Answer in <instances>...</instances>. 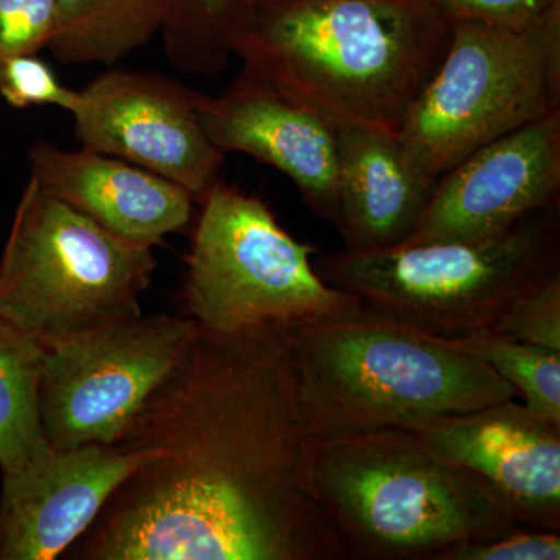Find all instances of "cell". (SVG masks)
Here are the masks:
<instances>
[{"label":"cell","instance_id":"6da1fadb","mask_svg":"<svg viewBox=\"0 0 560 560\" xmlns=\"http://www.w3.org/2000/svg\"><path fill=\"white\" fill-rule=\"evenodd\" d=\"M116 444L147 459L69 552L91 560H342L285 324L197 326Z\"/></svg>","mask_w":560,"mask_h":560},{"label":"cell","instance_id":"7a4b0ae2","mask_svg":"<svg viewBox=\"0 0 560 560\" xmlns=\"http://www.w3.org/2000/svg\"><path fill=\"white\" fill-rule=\"evenodd\" d=\"M452 31L434 0H245L230 49L335 127L397 138Z\"/></svg>","mask_w":560,"mask_h":560},{"label":"cell","instance_id":"3957f363","mask_svg":"<svg viewBox=\"0 0 560 560\" xmlns=\"http://www.w3.org/2000/svg\"><path fill=\"white\" fill-rule=\"evenodd\" d=\"M298 407L315 442L416 431L517 397L445 338L360 307L285 324Z\"/></svg>","mask_w":560,"mask_h":560},{"label":"cell","instance_id":"277c9868","mask_svg":"<svg viewBox=\"0 0 560 560\" xmlns=\"http://www.w3.org/2000/svg\"><path fill=\"white\" fill-rule=\"evenodd\" d=\"M316 482L348 559L436 560L521 525L488 481L411 431L316 442Z\"/></svg>","mask_w":560,"mask_h":560},{"label":"cell","instance_id":"5b68a950","mask_svg":"<svg viewBox=\"0 0 560 560\" xmlns=\"http://www.w3.org/2000/svg\"><path fill=\"white\" fill-rule=\"evenodd\" d=\"M316 271L366 311L434 337H463L488 329L515 298L560 271L559 205L497 237L342 249Z\"/></svg>","mask_w":560,"mask_h":560},{"label":"cell","instance_id":"8992f818","mask_svg":"<svg viewBox=\"0 0 560 560\" xmlns=\"http://www.w3.org/2000/svg\"><path fill=\"white\" fill-rule=\"evenodd\" d=\"M156 268L151 246L113 234L28 178L0 257V319L49 349L140 315Z\"/></svg>","mask_w":560,"mask_h":560},{"label":"cell","instance_id":"52a82bcc","mask_svg":"<svg viewBox=\"0 0 560 560\" xmlns=\"http://www.w3.org/2000/svg\"><path fill=\"white\" fill-rule=\"evenodd\" d=\"M560 113V0L529 27L453 22L440 68L412 103L397 140L434 180L508 132Z\"/></svg>","mask_w":560,"mask_h":560},{"label":"cell","instance_id":"ba28073f","mask_svg":"<svg viewBox=\"0 0 560 560\" xmlns=\"http://www.w3.org/2000/svg\"><path fill=\"white\" fill-rule=\"evenodd\" d=\"M187 254L184 304L206 330L324 318L359 311L313 267L318 253L280 226L270 205L220 180L201 201Z\"/></svg>","mask_w":560,"mask_h":560},{"label":"cell","instance_id":"9c48e42d","mask_svg":"<svg viewBox=\"0 0 560 560\" xmlns=\"http://www.w3.org/2000/svg\"><path fill=\"white\" fill-rule=\"evenodd\" d=\"M197 331L189 316H130L44 349L40 425L54 448L116 444Z\"/></svg>","mask_w":560,"mask_h":560},{"label":"cell","instance_id":"30bf717a","mask_svg":"<svg viewBox=\"0 0 560 560\" xmlns=\"http://www.w3.org/2000/svg\"><path fill=\"white\" fill-rule=\"evenodd\" d=\"M70 114L81 147L156 173L197 205L221 180L226 154L202 127L195 91L171 77L106 70L79 91Z\"/></svg>","mask_w":560,"mask_h":560},{"label":"cell","instance_id":"8fae6325","mask_svg":"<svg viewBox=\"0 0 560 560\" xmlns=\"http://www.w3.org/2000/svg\"><path fill=\"white\" fill-rule=\"evenodd\" d=\"M559 195L560 113H555L493 140L445 172L407 243L497 237L558 206Z\"/></svg>","mask_w":560,"mask_h":560},{"label":"cell","instance_id":"7c38bea8","mask_svg":"<svg viewBox=\"0 0 560 560\" xmlns=\"http://www.w3.org/2000/svg\"><path fill=\"white\" fill-rule=\"evenodd\" d=\"M147 459L119 444L47 447L0 490V560H55L97 521L121 482Z\"/></svg>","mask_w":560,"mask_h":560},{"label":"cell","instance_id":"4fadbf2b","mask_svg":"<svg viewBox=\"0 0 560 560\" xmlns=\"http://www.w3.org/2000/svg\"><path fill=\"white\" fill-rule=\"evenodd\" d=\"M202 127L221 153H243L293 180L319 219L337 223L338 128L243 66L220 95L195 91Z\"/></svg>","mask_w":560,"mask_h":560},{"label":"cell","instance_id":"5bb4252c","mask_svg":"<svg viewBox=\"0 0 560 560\" xmlns=\"http://www.w3.org/2000/svg\"><path fill=\"white\" fill-rule=\"evenodd\" d=\"M411 433L431 452L488 481L521 525L560 529V427L512 399Z\"/></svg>","mask_w":560,"mask_h":560},{"label":"cell","instance_id":"9a60e30c","mask_svg":"<svg viewBox=\"0 0 560 560\" xmlns=\"http://www.w3.org/2000/svg\"><path fill=\"white\" fill-rule=\"evenodd\" d=\"M27 164L28 178L125 241L154 248L194 220L197 201L189 191L108 154L38 140Z\"/></svg>","mask_w":560,"mask_h":560},{"label":"cell","instance_id":"2e32d148","mask_svg":"<svg viewBox=\"0 0 560 560\" xmlns=\"http://www.w3.org/2000/svg\"><path fill=\"white\" fill-rule=\"evenodd\" d=\"M436 183L412 171L396 136L338 128L335 228L345 249L371 253L407 243L429 208Z\"/></svg>","mask_w":560,"mask_h":560},{"label":"cell","instance_id":"e0dca14e","mask_svg":"<svg viewBox=\"0 0 560 560\" xmlns=\"http://www.w3.org/2000/svg\"><path fill=\"white\" fill-rule=\"evenodd\" d=\"M172 0H55L49 47L68 66L113 68L167 25Z\"/></svg>","mask_w":560,"mask_h":560},{"label":"cell","instance_id":"ac0fdd59","mask_svg":"<svg viewBox=\"0 0 560 560\" xmlns=\"http://www.w3.org/2000/svg\"><path fill=\"white\" fill-rule=\"evenodd\" d=\"M44 349L0 319V471L11 474L50 447L40 425L38 378Z\"/></svg>","mask_w":560,"mask_h":560},{"label":"cell","instance_id":"d6986e66","mask_svg":"<svg viewBox=\"0 0 560 560\" xmlns=\"http://www.w3.org/2000/svg\"><path fill=\"white\" fill-rule=\"evenodd\" d=\"M485 361L534 415L560 427V352L490 330L445 338Z\"/></svg>","mask_w":560,"mask_h":560},{"label":"cell","instance_id":"ffe728a7","mask_svg":"<svg viewBox=\"0 0 560 560\" xmlns=\"http://www.w3.org/2000/svg\"><path fill=\"white\" fill-rule=\"evenodd\" d=\"M245 0H172L161 35L173 68L217 79L230 66V35Z\"/></svg>","mask_w":560,"mask_h":560},{"label":"cell","instance_id":"44dd1931","mask_svg":"<svg viewBox=\"0 0 560 560\" xmlns=\"http://www.w3.org/2000/svg\"><path fill=\"white\" fill-rule=\"evenodd\" d=\"M486 330L560 352V271L515 298Z\"/></svg>","mask_w":560,"mask_h":560},{"label":"cell","instance_id":"7402d4cb","mask_svg":"<svg viewBox=\"0 0 560 560\" xmlns=\"http://www.w3.org/2000/svg\"><path fill=\"white\" fill-rule=\"evenodd\" d=\"M0 97L11 108L57 106L72 113L79 91L65 86L54 69L36 55H22L3 66L0 72Z\"/></svg>","mask_w":560,"mask_h":560},{"label":"cell","instance_id":"603a6c76","mask_svg":"<svg viewBox=\"0 0 560 560\" xmlns=\"http://www.w3.org/2000/svg\"><path fill=\"white\" fill-rule=\"evenodd\" d=\"M55 32V0H0V72L22 55L47 49Z\"/></svg>","mask_w":560,"mask_h":560},{"label":"cell","instance_id":"cb8c5ba5","mask_svg":"<svg viewBox=\"0 0 560 560\" xmlns=\"http://www.w3.org/2000/svg\"><path fill=\"white\" fill-rule=\"evenodd\" d=\"M560 537L558 530L514 528L469 544L447 548L436 560H559Z\"/></svg>","mask_w":560,"mask_h":560},{"label":"cell","instance_id":"d4e9b609","mask_svg":"<svg viewBox=\"0 0 560 560\" xmlns=\"http://www.w3.org/2000/svg\"><path fill=\"white\" fill-rule=\"evenodd\" d=\"M451 22L475 21L499 27H529L556 0H434Z\"/></svg>","mask_w":560,"mask_h":560}]
</instances>
